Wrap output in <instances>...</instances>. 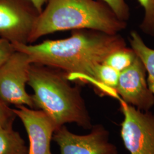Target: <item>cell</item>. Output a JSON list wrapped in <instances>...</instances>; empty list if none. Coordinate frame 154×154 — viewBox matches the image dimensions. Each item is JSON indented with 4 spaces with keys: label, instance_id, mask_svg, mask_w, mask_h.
<instances>
[{
    "label": "cell",
    "instance_id": "obj_2",
    "mask_svg": "<svg viewBox=\"0 0 154 154\" xmlns=\"http://www.w3.org/2000/svg\"><path fill=\"white\" fill-rule=\"evenodd\" d=\"M69 74L61 69L32 63L29 73V85L35 109L43 111L56 128L66 123H76L84 129L93 125L82 97L79 86H72Z\"/></svg>",
    "mask_w": 154,
    "mask_h": 154
},
{
    "label": "cell",
    "instance_id": "obj_8",
    "mask_svg": "<svg viewBox=\"0 0 154 154\" xmlns=\"http://www.w3.org/2000/svg\"><path fill=\"white\" fill-rule=\"evenodd\" d=\"M146 70L137 56L132 65L119 73L116 93L127 104L143 111L154 105V94L149 88Z\"/></svg>",
    "mask_w": 154,
    "mask_h": 154
},
{
    "label": "cell",
    "instance_id": "obj_3",
    "mask_svg": "<svg viewBox=\"0 0 154 154\" xmlns=\"http://www.w3.org/2000/svg\"><path fill=\"white\" fill-rule=\"evenodd\" d=\"M126 26L101 0H48L39 14L29 44L57 32L90 29L116 34Z\"/></svg>",
    "mask_w": 154,
    "mask_h": 154
},
{
    "label": "cell",
    "instance_id": "obj_11",
    "mask_svg": "<svg viewBox=\"0 0 154 154\" xmlns=\"http://www.w3.org/2000/svg\"><path fill=\"white\" fill-rule=\"evenodd\" d=\"M130 42L132 49L140 59L147 73L149 88L154 94V50L149 48L137 32L130 34Z\"/></svg>",
    "mask_w": 154,
    "mask_h": 154
},
{
    "label": "cell",
    "instance_id": "obj_18",
    "mask_svg": "<svg viewBox=\"0 0 154 154\" xmlns=\"http://www.w3.org/2000/svg\"><path fill=\"white\" fill-rule=\"evenodd\" d=\"M35 6L38 11L41 13L44 9L45 5L46 4L48 0H30Z\"/></svg>",
    "mask_w": 154,
    "mask_h": 154
},
{
    "label": "cell",
    "instance_id": "obj_13",
    "mask_svg": "<svg viewBox=\"0 0 154 154\" xmlns=\"http://www.w3.org/2000/svg\"><path fill=\"white\" fill-rule=\"evenodd\" d=\"M136 58L137 55L134 51L125 47L110 54L104 63L121 72L131 66Z\"/></svg>",
    "mask_w": 154,
    "mask_h": 154
},
{
    "label": "cell",
    "instance_id": "obj_16",
    "mask_svg": "<svg viewBox=\"0 0 154 154\" xmlns=\"http://www.w3.org/2000/svg\"><path fill=\"white\" fill-rule=\"evenodd\" d=\"M16 117L13 109L0 98V126H13Z\"/></svg>",
    "mask_w": 154,
    "mask_h": 154
},
{
    "label": "cell",
    "instance_id": "obj_17",
    "mask_svg": "<svg viewBox=\"0 0 154 154\" xmlns=\"http://www.w3.org/2000/svg\"><path fill=\"white\" fill-rule=\"evenodd\" d=\"M15 51L13 45L8 41L0 38V65Z\"/></svg>",
    "mask_w": 154,
    "mask_h": 154
},
{
    "label": "cell",
    "instance_id": "obj_15",
    "mask_svg": "<svg viewBox=\"0 0 154 154\" xmlns=\"http://www.w3.org/2000/svg\"><path fill=\"white\" fill-rule=\"evenodd\" d=\"M110 7L116 17L126 22L130 17L129 7L125 0H101Z\"/></svg>",
    "mask_w": 154,
    "mask_h": 154
},
{
    "label": "cell",
    "instance_id": "obj_12",
    "mask_svg": "<svg viewBox=\"0 0 154 154\" xmlns=\"http://www.w3.org/2000/svg\"><path fill=\"white\" fill-rule=\"evenodd\" d=\"M0 154H28L24 140L13 126H0Z\"/></svg>",
    "mask_w": 154,
    "mask_h": 154
},
{
    "label": "cell",
    "instance_id": "obj_7",
    "mask_svg": "<svg viewBox=\"0 0 154 154\" xmlns=\"http://www.w3.org/2000/svg\"><path fill=\"white\" fill-rule=\"evenodd\" d=\"M86 135L70 132L65 125L57 128L53 140L59 146L60 154H118L109 140V132L102 125L93 126Z\"/></svg>",
    "mask_w": 154,
    "mask_h": 154
},
{
    "label": "cell",
    "instance_id": "obj_14",
    "mask_svg": "<svg viewBox=\"0 0 154 154\" xmlns=\"http://www.w3.org/2000/svg\"><path fill=\"white\" fill-rule=\"evenodd\" d=\"M144 11L140 28L144 33L154 36V0H138Z\"/></svg>",
    "mask_w": 154,
    "mask_h": 154
},
{
    "label": "cell",
    "instance_id": "obj_10",
    "mask_svg": "<svg viewBox=\"0 0 154 154\" xmlns=\"http://www.w3.org/2000/svg\"><path fill=\"white\" fill-rule=\"evenodd\" d=\"M119 73L104 63L99 64L95 69L91 83L95 91L100 95H107L119 98L116 89Z\"/></svg>",
    "mask_w": 154,
    "mask_h": 154
},
{
    "label": "cell",
    "instance_id": "obj_6",
    "mask_svg": "<svg viewBox=\"0 0 154 154\" xmlns=\"http://www.w3.org/2000/svg\"><path fill=\"white\" fill-rule=\"evenodd\" d=\"M124 116L121 135L130 154H154V114L143 111L120 99Z\"/></svg>",
    "mask_w": 154,
    "mask_h": 154
},
{
    "label": "cell",
    "instance_id": "obj_4",
    "mask_svg": "<svg viewBox=\"0 0 154 154\" xmlns=\"http://www.w3.org/2000/svg\"><path fill=\"white\" fill-rule=\"evenodd\" d=\"M32 63L27 54L15 50L0 65V98L6 104L35 109L32 97L26 90Z\"/></svg>",
    "mask_w": 154,
    "mask_h": 154
},
{
    "label": "cell",
    "instance_id": "obj_1",
    "mask_svg": "<svg viewBox=\"0 0 154 154\" xmlns=\"http://www.w3.org/2000/svg\"><path fill=\"white\" fill-rule=\"evenodd\" d=\"M27 54L32 63L55 67L69 75L77 74L80 82L91 84L96 67L116 50L126 47L121 35L97 30H72L66 38L46 40L38 44H13Z\"/></svg>",
    "mask_w": 154,
    "mask_h": 154
},
{
    "label": "cell",
    "instance_id": "obj_5",
    "mask_svg": "<svg viewBox=\"0 0 154 154\" xmlns=\"http://www.w3.org/2000/svg\"><path fill=\"white\" fill-rule=\"evenodd\" d=\"M39 14L30 0H0V38L29 44Z\"/></svg>",
    "mask_w": 154,
    "mask_h": 154
},
{
    "label": "cell",
    "instance_id": "obj_9",
    "mask_svg": "<svg viewBox=\"0 0 154 154\" xmlns=\"http://www.w3.org/2000/svg\"><path fill=\"white\" fill-rule=\"evenodd\" d=\"M13 110L28 134V154H52L50 143L57 128L49 116L42 110L25 106H16Z\"/></svg>",
    "mask_w": 154,
    "mask_h": 154
}]
</instances>
